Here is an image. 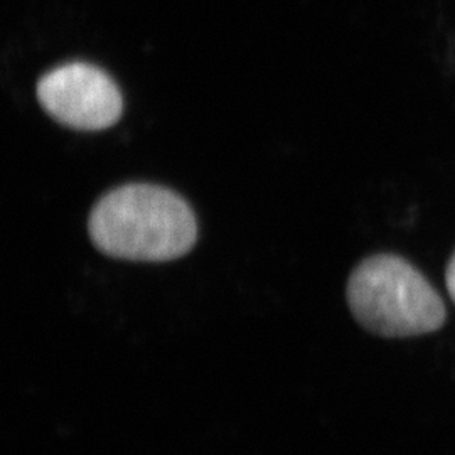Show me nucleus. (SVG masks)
<instances>
[{"label": "nucleus", "instance_id": "obj_1", "mask_svg": "<svg viewBox=\"0 0 455 455\" xmlns=\"http://www.w3.org/2000/svg\"><path fill=\"white\" fill-rule=\"evenodd\" d=\"M88 235L98 251L131 261H171L197 242L191 204L169 188L129 182L110 189L93 204Z\"/></svg>", "mask_w": 455, "mask_h": 455}, {"label": "nucleus", "instance_id": "obj_2", "mask_svg": "<svg viewBox=\"0 0 455 455\" xmlns=\"http://www.w3.org/2000/svg\"><path fill=\"white\" fill-rule=\"evenodd\" d=\"M351 314L381 338H411L435 332L447 312L439 292L411 263L395 255L361 261L347 280Z\"/></svg>", "mask_w": 455, "mask_h": 455}, {"label": "nucleus", "instance_id": "obj_3", "mask_svg": "<svg viewBox=\"0 0 455 455\" xmlns=\"http://www.w3.org/2000/svg\"><path fill=\"white\" fill-rule=\"evenodd\" d=\"M36 93L44 112L73 131H105L124 115L118 84L92 63L73 61L51 69L37 82Z\"/></svg>", "mask_w": 455, "mask_h": 455}, {"label": "nucleus", "instance_id": "obj_4", "mask_svg": "<svg viewBox=\"0 0 455 455\" xmlns=\"http://www.w3.org/2000/svg\"><path fill=\"white\" fill-rule=\"evenodd\" d=\"M445 283H447V291H449V295H451V299L454 300L455 304V251L454 255H452V259L449 261V265H447V272H445Z\"/></svg>", "mask_w": 455, "mask_h": 455}]
</instances>
